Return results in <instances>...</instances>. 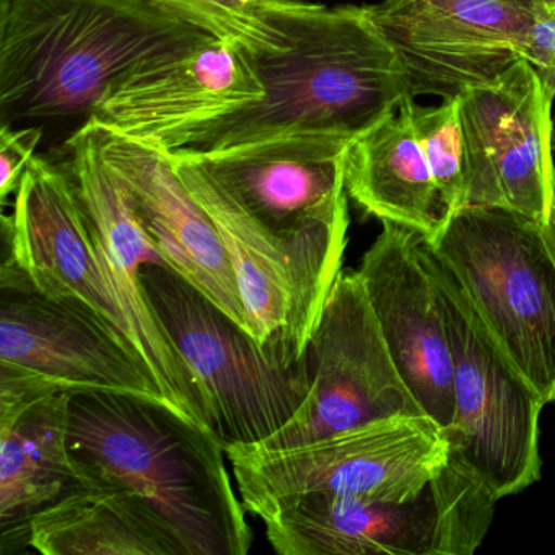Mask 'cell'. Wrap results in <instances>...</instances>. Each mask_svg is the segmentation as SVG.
<instances>
[{"mask_svg": "<svg viewBox=\"0 0 555 555\" xmlns=\"http://www.w3.org/2000/svg\"><path fill=\"white\" fill-rule=\"evenodd\" d=\"M282 50L253 53L264 99L180 132L168 152L219 154L294 134L359 138L409 96L388 41L356 5L271 0Z\"/></svg>", "mask_w": 555, "mask_h": 555, "instance_id": "6da1fadb", "label": "cell"}, {"mask_svg": "<svg viewBox=\"0 0 555 555\" xmlns=\"http://www.w3.org/2000/svg\"><path fill=\"white\" fill-rule=\"evenodd\" d=\"M216 38L164 0H0V128L87 122L113 83Z\"/></svg>", "mask_w": 555, "mask_h": 555, "instance_id": "7a4b0ae2", "label": "cell"}, {"mask_svg": "<svg viewBox=\"0 0 555 555\" xmlns=\"http://www.w3.org/2000/svg\"><path fill=\"white\" fill-rule=\"evenodd\" d=\"M69 450L86 486L141 496L184 555H246L253 532L219 438L160 396L73 391Z\"/></svg>", "mask_w": 555, "mask_h": 555, "instance_id": "3957f363", "label": "cell"}, {"mask_svg": "<svg viewBox=\"0 0 555 555\" xmlns=\"http://www.w3.org/2000/svg\"><path fill=\"white\" fill-rule=\"evenodd\" d=\"M427 246L509 365L555 402V225L464 206Z\"/></svg>", "mask_w": 555, "mask_h": 555, "instance_id": "277c9868", "label": "cell"}, {"mask_svg": "<svg viewBox=\"0 0 555 555\" xmlns=\"http://www.w3.org/2000/svg\"><path fill=\"white\" fill-rule=\"evenodd\" d=\"M142 282L225 451L258 447L297 414L313 383L308 353L288 362L262 349L249 331L170 266H145Z\"/></svg>", "mask_w": 555, "mask_h": 555, "instance_id": "5b68a950", "label": "cell"}, {"mask_svg": "<svg viewBox=\"0 0 555 555\" xmlns=\"http://www.w3.org/2000/svg\"><path fill=\"white\" fill-rule=\"evenodd\" d=\"M499 500L450 456L415 499L379 502L305 493L253 509L282 555H470L482 544Z\"/></svg>", "mask_w": 555, "mask_h": 555, "instance_id": "8992f818", "label": "cell"}, {"mask_svg": "<svg viewBox=\"0 0 555 555\" xmlns=\"http://www.w3.org/2000/svg\"><path fill=\"white\" fill-rule=\"evenodd\" d=\"M356 139L294 134L219 154H181L196 158L330 297L347 246L346 158Z\"/></svg>", "mask_w": 555, "mask_h": 555, "instance_id": "52a82bcc", "label": "cell"}, {"mask_svg": "<svg viewBox=\"0 0 555 555\" xmlns=\"http://www.w3.org/2000/svg\"><path fill=\"white\" fill-rule=\"evenodd\" d=\"M240 500L248 512L305 493L379 502L421 495L447 467L450 443L428 415H396L284 448H232Z\"/></svg>", "mask_w": 555, "mask_h": 555, "instance_id": "ba28073f", "label": "cell"}, {"mask_svg": "<svg viewBox=\"0 0 555 555\" xmlns=\"http://www.w3.org/2000/svg\"><path fill=\"white\" fill-rule=\"evenodd\" d=\"M435 268L453 350L454 414L444 431L450 456L500 500L541 479L539 421L545 402L496 349L437 262Z\"/></svg>", "mask_w": 555, "mask_h": 555, "instance_id": "9c48e42d", "label": "cell"}, {"mask_svg": "<svg viewBox=\"0 0 555 555\" xmlns=\"http://www.w3.org/2000/svg\"><path fill=\"white\" fill-rule=\"evenodd\" d=\"M64 145L66 160L61 167L86 217L106 282L125 311L139 360L165 401L212 431L199 388L158 320L142 282L145 266L167 262L132 212L115 171L106 164L95 125L87 121Z\"/></svg>", "mask_w": 555, "mask_h": 555, "instance_id": "30bf717a", "label": "cell"}, {"mask_svg": "<svg viewBox=\"0 0 555 555\" xmlns=\"http://www.w3.org/2000/svg\"><path fill=\"white\" fill-rule=\"evenodd\" d=\"M313 383L259 450H284L396 415L424 414L386 346L359 272H340L308 344ZM229 451V450H227Z\"/></svg>", "mask_w": 555, "mask_h": 555, "instance_id": "8fae6325", "label": "cell"}, {"mask_svg": "<svg viewBox=\"0 0 555 555\" xmlns=\"http://www.w3.org/2000/svg\"><path fill=\"white\" fill-rule=\"evenodd\" d=\"M554 99L519 60L457 96L466 147V206L502 207L555 225Z\"/></svg>", "mask_w": 555, "mask_h": 555, "instance_id": "7c38bea8", "label": "cell"}, {"mask_svg": "<svg viewBox=\"0 0 555 555\" xmlns=\"http://www.w3.org/2000/svg\"><path fill=\"white\" fill-rule=\"evenodd\" d=\"M395 51L409 96L457 99L525 60L532 0H383L363 5Z\"/></svg>", "mask_w": 555, "mask_h": 555, "instance_id": "4fadbf2b", "label": "cell"}, {"mask_svg": "<svg viewBox=\"0 0 555 555\" xmlns=\"http://www.w3.org/2000/svg\"><path fill=\"white\" fill-rule=\"evenodd\" d=\"M357 272L405 386L447 431L454 414L453 350L443 284L427 238L383 222Z\"/></svg>", "mask_w": 555, "mask_h": 555, "instance_id": "5bb4252c", "label": "cell"}, {"mask_svg": "<svg viewBox=\"0 0 555 555\" xmlns=\"http://www.w3.org/2000/svg\"><path fill=\"white\" fill-rule=\"evenodd\" d=\"M0 240V256H14L40 294L86 311L138 357L125 311L106 282L61 164L41 157L31 160L15 193L14 214L2 216Z\"/></svg>", "mask_w": 555, "mask_h": 555, "instance_id": "9a60e30c", "label": "cell"}, {"mask_svg": "<svg viewBox=\"0 0 555 555\" xmlns=\"http://www.w3.org/2000/svg\"><path fill=\"white\" fill-rule=\"evenodd\" d=\"M262 99L249 48L216 38L113 83L90 119L167 151L180 132Z\"/></svg>", "mask_w": 555, "mask_h": 555, "instance_id": "2e32d148", "label": "cell"}, {"mask_svg": "<svg viewBox=\"0 0 555 555\" xmlns=\"http://www.w3.org/2000/svg\"><path fill=\"white\" fill-rule=\"evenodd\" d=\"M170 158L216 223L235 272L249 334L262 349L288 362L305 359L327 297L196 158L181 152H170Z\"/></svg>", "mask_w": 555, "mask_h": 555, "instance_id": "e0dca14e", "label": "cell"}, {"mask_svg": "<svg viewBox=\"0 0 555 555\" xmlns=\"http://www.w3.org/2000/svg\"><path fill=\"white\" fill-rule=\"evenodd\" d=\"M92 122L106 164L165 262L248 331L225 245L209 214L175 170L170 152Z\"/></svg>", "mask_w": 555, "mask_h": 555, "instance_id": "ac0fdd59", "label": "cell"}, {"mask_svg": "<svg viewBox=\"0 0 555 555\" xmlns=\"http://www.w3.org/2000/svg\"><path fill=\"white\" fill-rule=\"evenodd\" d=\"M0 370L66 391L160 396L144 365L112 331L37 288L0 291Z\"/></svg>", "mask_w": 555, "mask_h": 555, "instance_id": "d6986e66", "label": "cell"}, {"mask_svg": "<svg viewBox=\"0 0 555 555\" xmlns=\"http://www.w3.org/2000/svg\"><path fill=\"white\" fill-rule=\"evenodd\" d=\"M73 391L0 370V542L30 545L35 516L86 487L69 450Z\"/></svg>", "mask_w": 555, "mask_h": 555, "instance_id": "ffe728a7", "label": "cell"}, {"mask_svg": "<svg viewBox=\"0 0 555 555\" xmlns=\"http://www.w3.org/2000/svg\"><path fill=\"white\" fill-rule=\"evenodd\" d=\"M409 99L350 144L346 191L379 222L434 236L450 216L415 138Z\"/></svg>", "mask_w": 555, "mask_h": 555, "instance_id": "44dd1931", "label": "cell"}, {"mask_svg": "<svg viewBox=\"0 0 555 555\" xmlns=\"http://www.w3.org/2000/svg\"><path fill=\"white\" fill-rule=\"evenodd\" d=\"M30 547L43 555H184L167 521L115 486H86L35 516Z\"/></svg>", "mask_w": 555, "mask_h": 555, "instance_id": "7402d4cb", "label": "cell"}, {"mask_svg": "<svg viewBox=\"0 0 555 555\" xmlns=\"http://www.w3.org/2000/svg\"><path fill=\"white\" fill-rule=\"evenodd\" d=\"M415 138L430 167L435 184L448 210L466 206V147L457 99L441 100L438 106H422L409 99Z\"/></svg>", "mask_w": 555, "mask_h": 555, "instance_id": "603a6c76", "label": "cell"}, {"mask_svg": "<svg viewBox=\"0 0 555 555\" xmlns=\"http://www.w3.org/2000/svg\"><path fill=\"white\" fill-rule=\"evenodd\" d=\"M186 11L217 38H235L253 53L282 50L281 28L269 18L271 0H164Z\"/></svg>", "mask_w": 555, "mask_h": 555, "instance_id": "cb8c5ba5", "label": "cell"}, {"mask_svg": "<svg viewBox=\"0 0 555 555\" xmlns=\"http://www.w3.org/2000/svg\"><path fill=\"white\" fill-rule=\"evenodd\" d=\"M43 139V128H0V197L17 193L22 178L37 155L38 145Z\"/></svg>", "mask_w": 555, "mask_h": 555, "instance_id": "d4e9b609", "label": "cell"}, {"mask_svg": "<svg viewBox=\"0 0 555 555\" xmlns=\"http://www.w3.org/2000/svg\"><path fill=\"white\" fill-rule=\"evenodd\" d=\"M534 9V8H532ZM525 61H528L545 92L555 99V15L535 11L526 38Z\"/></svg>", "mask_w": 555, "mask_h": 555, "instance_id": "484cf974", "label": "cell"}, {"mask_svg": "<svg viewBox=\"0 0 555 555\" xmlns=\"http://www.w3.org/2000/svg\"><path fill=\"white\" fill-rule=\"evenodd\" d=\"M532 8L545 14L555 15V0H532Z\"/></svg>", "mask_w": 555, "mask_h": 555, "instance_id": "4316f807", "label": "cell"}]
</instances>
